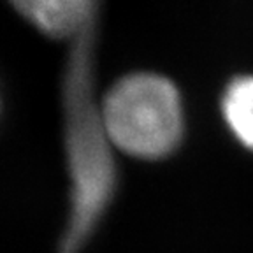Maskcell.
Segmentation results:
<instances>
[{
  "label": "cell",
  "mask_w": 253,
  "mask_h": 253,
  "mask_svg": "<svg viewBox=\"0 0 253 253\" xmlns=\"http://www.w3.org/2000/svg\"><path fill=\"white\" fill-rule=\"evenodd\" d=\"M100 118L111 144L148 160L172 153L185 128L178 88L155 72L120 78L104 95Z\"/></svg>",
  "instance_id": "1"
},
{
  "label": "cell",
  "mask_w": 253,
  "mask_h": 253,
  "mask_svg": "<svg viewBox=\"0 0 253 253\" xmlns=\"http://www.w3.org/2000/svg\"><path fill=\"white\" fill-rule=\"evenodd\" d=\"M69 166L72 179L71 223L60 253H78L107 210L116 186L115 164L102 118L86 100L71 97Z\"/></svg>",
  "instance_id": "2"
},
{
  "label": "cell",
  "mask_w": 253,
  "mask_h": 253,
  "mask_svg": "<svg viewBox=\"0 0 253 253\" xmlns=\"http://www.w3.org/2000/svg\"><path fill=\"white\" fill-rule=\"evenodd\" d=\"M21 16L49 37H67L83 20L84 0H9Z\"/></svg>",
  "instance_id": "3"
},
{
  "label": "cell",
  "mask_w": 253,
  "mask_h": 253,
  "mask_svg": "<svg viewBox=\"0 0 253 253\" xmlns=\"http://www.w3.org/2000/svg\"><path fill=\"white\" fill-rule=\"evenodd\" d=\"M221 113L237 141L253 151V76H237L227 84Z\"/></svg>",
  "instance_id": "4"
}]
</instances>
